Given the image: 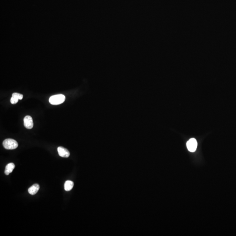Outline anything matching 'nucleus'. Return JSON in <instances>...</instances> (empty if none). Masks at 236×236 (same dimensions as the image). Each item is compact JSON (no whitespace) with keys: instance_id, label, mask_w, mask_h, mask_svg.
<instances>
[{"instance_id":"nucleus-3","label":"nucleus","mask_w":236,"mask_h":236,"mask_svg":"<svg viewBox=\"0 0 236 236\" xmlns=\"http://www.w3.org/2000/svg\"><path fill=\"white\" fill-rule=\"evenodd\" d=\"M187 147L188 150L191 152H194L196 151L197 147V142L194 138L190 139L187 143Z\"/></svg>"},{"instance_id":"nucleus-2","label":"nucleus","mask_w":236,"mask_h":236,"mask_svg":"<svg viewBox=\"0 0 236 236\" xmlns=\"http://www.w3.org/2000/svg\"><path fill=\"white\" fill-rule=\"evenodd\" d=\"M3 145L7 149H14L18 147V143L16 141L12 139H7L3 141Z\"/></svg>"},{"instance_id":"nucleus-1","label":"nucleus","mask_w":236,"mask_h":236,"mask_svg":"<svg viewBox=\"0 0 236 236\" xmlns=\"http://www.w3.org/2000/svg\"><path fill=\"white\" fill-rule=\"evenodd\" d=\"M65 96L62 94L55 95L51 96L49 99V102L53 105H58L62 104L65 100Z\"/></svg>"},{"instance_id":"nucleus-6","label":"nucleus","mask_w":236,"mask_h":236,"mask_svg":"<svg viewBox=\"0 0 236 236\" xmlns=\"http://www.w3.org/2000/svg\"><path fill=\"white\" fill-rule=\"evenodd\" d=\"M39 185L37 184H35L28 189V193L32 195H34L37 193L39 190Z\"/></svg>"},{"instance_id":"nucleus-5","label":"nucleus","mask_w":236,"mask_h":236,"mask_svg":"<svg viewBox=\"0 0 236 236\" xmlns=\"http://www.w3.org/2000/svg\"><path fill=\"white\" fill-rule=\"evenodd\" d=\"M57 151L59 155L62 158H68L70 155V153L68 149L63 147H58Z\"/></svg>"},{"instance_id":"nucleus-4","label":"nucleus","mask_w":236,"mask_h":236,"mask_svg":"<svg viewBox=\"0 0 236 236\" xmlns=\"http://www.w3.org/2000/svg\"><path fill=\"white\" fill-rule=\"evenodd\" d=\"M24 125L25 127L28 129H31L33 127V122L32 117L27 116L24 118Z\"/></svg>"},{"instance_id":"nucleus-7","label":"nucleus","mask_w":236,"mask_h":236,"mask_svg":"<svg viewBox=\"0 0 236 236\" xmlns=\"http://www.w3.org/2000/svg\"><path fill=\"white\" fill-rule=\"evenodd\" d=\"M15 168V165L14 163H11L7 164L5 167V174L7 175H9L12 172Z\"/></svg>"},{"instance_id":"nucleus-10","label":"nucleus","mask_w":236,"mask_h":236,"mask_svg":"<svg viewBox=\"0 0 236 236\" xmlns=\"http://www.w3.org/2000/svg\"><path fill=\"white\" fill-rule=\"evenodd\" d=\"M18 99H16V98H15L14 97H12L11 99V103L12 104H16L18 102Z\"/></svg>"},{"instance_id":"nucleus-9","label":"nucleus","mask_w":236,"mask_h":236,"mask_svg":"<svg viewBox=\"0 0 236 236\" xmlns=\"http://www.w3.org/2000/svg\"><path fill=\"white\" fill-rule=\"evenodd\" d=\"M12 97H15L18 100H22L23 99V96L22 94L18 93H14L12 94Z\"/></svg>"},{"instance_id":"nucleus-8","label":"nucleus","mask_w":236,"mask_h":236,"mask_svg":"<svg viewBox=\"0 0 236 236\" xmlns=\"http://www.w3.org/2000/svg\"><path fill=\"white\" fill-rule=\"evenodd\" d=\"M74 182L71 181H67L64 184V189L66 191H69L74 187Z\"/></svg>"}]
</instances>
